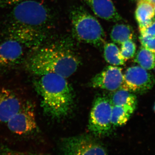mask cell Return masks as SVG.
<instances>
[{
	"label": "cell",
	"mask_w": 155,
	"mask_h": 155,
	"mask_svg": "<svg viewBox=\"0 0 155 155\" xmlns=\"http://www.w3.org/2000/svg\"><path fill=\"white\" fill-rule=\"evenodd\" d=\"M14 22L35 28L47 33L51 21L48 9L41 3L33 0H24L17 5L11 12Z\"/></svg>",
	"instance_id": "cell-4"
},
{
	"label": "cell",
	"mask_w": 155,
	"mask_h": 155,
	"mask_svg": "<svg viewBox=\"0 0 155 155\" xmlns=\"http://www.w3.org/2000/svg\"><path fill=\"white\" fill-rule=\"evenodd\" d=\"M143 1L147 2L153 6H154L155 5V0H143Z\"/></svg>",
	"instance_id": "cell-24"
},
{
	"label": "cell",
	"mask_w": 155,
	"mask_h": 155,
	"mask_svg": "<svg viewBox=\"0 0 155 155\" xmlns=\"http://www.w3.org/2000/svg\"><path fill=\"white\" fill-rule=\"evenodd\" d=\"M139 38L142 46L155 53V37H146L140 35Z\"/></svg>",
	"instance_id": "cell-21"
},
{
	"label": "cell",
	"mask_w": 155,
	"mask_h": 155,
	"mask_svg": "<svg viewBox=\"0 0 155 155\" xmlns=\"http://www.w3.org/2000/svg\"><path fill=\"white\" fill-rule=\"evenodd\" d=\"M111 101L113 106H129L135 109L137 104V98L134 93L121 87L113 95Z\"/></svg>",
	"instance_id": "cell-17"
},
{
	"label": "cell",
	"mask_w": 155,
	"mask_h": 155,
	"mask_svg": "<svg viewBox=\"0 0 155 155\" xmlns=\"http://www.w3.org/2000/svg\"><path fill=\"white\" fill-rule=\"evenodd\" d=\"M73 36L78 41L100 47L104 44L106 35L96 18L82 7H76L70 13Z\"/></svg>",
	"instance_id": "cell-3"
},
{
	"label": "cell",
	"mask_w": 155,
	"mask_h": 155,
	"mask_svg": "<svg viewBox=\"0 0 155 155\" xmlns=\"http://www.w3.org/2000/svg\"><path fill=\"white\" fill-rule=\"evenodd\" d=\"M9 130L15 134L22 135L34 131L37 127L34 108L27 101L19 113L6 123Z\"/></svg>",
	"instance_id": "cell-8"
},
{
	"label": "cell",
	"mask_w": 155,
	"mask_h": 155,
	"mask_svg": "<svg viewBox=\"0 0 155 155\" xmlns=\"http://www.w3.org/2000/svg\"><path fill=\"white\" fill-rule=\"evenodd\" d=\"M40 76L36 87L41 97L45 114L54 119L66 117L74 102L73 91L66 78L55 73Z\"/></svg>",
	"instance_id": "cell-2"
},
{
	"label": "cell",
	"mask_w": 155,
	"mask_h": 155,
	"mask_svg": "<svg viewBox=\"0 0 155 155\" xmlns=\"http://www.w3.org/2000/svg\"><path fill=\"white\" fill-rule=\"evenodd\" d=\"M104 57L108 64L113 66H121L125 64V61L122 57L120 50L112 43L105 44Z\"/></svg>",
	"instance_id": "cell-19"
},
{
	"label": "cell",
	"mask_w": 155,
	"mask_h": 155,
	"mask_svg": "<svg viewBox=\"0 0 155 155\" xmlns=\"http://www.w3.org/2000/svg\"><path fill=\"white\" fill-rule=\"evenodd\" d=\"M24 0H0V9L15 5Z\"/></svg>",
	"instance_id": "cell-23"
},
{
	"label": "cell",
	"mask_w": 155,
	"mask_h": 155,
	"mask_svg": "<svg viewBox=\"0 0 155 155\" xmlns=\"http://www.w3.org/2000/svg\"><path fill=\"white\" fill-rule=\"evenodd\" d=\"M154 14L155 15V5L154 6Z\"/></svg>",
	"instance_id": "cell-25"
},
{
	"label": "cell",
	"mask_w": 155,
	"mask_h": 155,
	"mask_svg": "<svg viewBox=\"0 0 155 155\" xmlns=\"http://www.w3.org/2000/svg\"><path fill=\"white\" fill-rule=\"evenodd\" d=\"M112 108L111 101L106 97H98L95 100L91 111L88 128L96 136H104L110 132Z\"/></svg>",
	"instance_id": "cell-5"
},
{
	"label": "cell",
	"mask_w": 155,
	"mask_h": 155,
	"mask_svg": "<svg viewBox=\"0 0 155 155\" xmlns=\"http://www.w3.org/2000/svg\"><path fill=\"white\" fill-rule=\"evenodd\" d=\"M155 84L154 77L147 69L140 66H133L125 72L121 88L141 94L151 89Z\"/></svg>",
	"instance_id": "cell-7"
},
{
	"label": "cell",
	"mask_w": 155,
	"mask_h": 155,
	"mask_svg": "<svg viewBox=\"0 0 155 155\" xmlns=\"http://www.w3.org/2000/svg\"><path fill=\"white\" fill-rule=\"evenodd\" d=\"M124 80L122 68L109 66L92 78L90 85L94 88L114 91L121 88Z\"/></svg>",
	"instance_id": "cell-10"
},
{
	"label": "cell",
	"mask_w": 155,
	"mask_h": 155,
	"mask_svg": "<svg viewBox=\"0 0 155 155\" xmlns=\"http://www.w3.org/2000/svg\"><path fill=\"white\" fill-rule=\"evenodd\" d=\"M60 148L65 155H106L107 151L103 144L89 135H80L63 139Z\"/></svg>",
	"instance_id": "cell-6"
},
{
	"label": "cell",
	"mask_w": 155,
	"mask_h": 155,
	"mask_svg": "<svg viewBox=\"0 0 155 155\" xmlns=\"http://www.w3.org/2000/svg\"><path fill=\"white\" fill-rule=\"evenodd\" d=\"M138 2L135 16L141 32L152 22L155 18V14L152 5L143 0H139Z\"/></svg>",
	"instance_id": "cell-14"
},
{
	"label": "cell",
	"mask_w": 155,
	"mask_h": 155,
	"mask_svg": "<svg viewBox=\"0 0 155 155\" xmlns=\"http://www.w3.org/2000/svg\"><path fill=\"white\" fill-rule=\"evenodd\" d=\"M134 61L142 68L151 70L155 67V53L142 46L136 53Z\"/></svg>",
	"instance_id": "cell-18"
},
{
	"label": "cell",
	"mask_w": 155,
	"mask_h": 155,
	"mask_svg": "<svg viewBox=\"0 0 155 155\" xmlns=\"http://www.w3.org/2000/svg\"><path fill=\"white\" fill-rule=\"evenodd\" d=\"M154 110L155 112V104L154 105Z\"/></svg>",
	"instance_id": "cell-26"
},
{
	"label": "cell",
	"mask_w": 155,
	"mask_h": 155,
	"mask_svg": "<svg viewBox=\"0 0 155 155\" xmlns=\"http://www.w3.org/2000/svg\"><path fill=\"white\" fill-rule=\"evenodd\" d=\"M131 1H139V0H131Z\"/></svg>",
	"instance_id": "cell-27"
},
{
	"label": "cell",
	"mask_w": 155,
	"mask_h": 155,
	"mask_svg": "<svg viewBox=\"0 0 155 155\" xmlns=\"http://www.w3.org/2000/svg\"><path fill=\"white\" fill-rule=\"evenodd\" d=\"M37 48L28 62V69L35 75L55 73L67 78L80 65V58L69 41H60Z\"/></svg>",
	"instance_id": "cell-1"
},
{
	"label": "cell",
	"mask_w": 155,
	"mask_h": 155,
	"mask_svg": "<svg viewBox=\"0 0 155 155\" xmlns=\"http://www.w3.org/2000/svg\"><path fill=\"white\" fill-rule=\"evenodd\" d=\"M140 32L141 36L155 37V18L148 26Z\"/></svg>",
	"instance_id": "cell-22"
},
{
	"label": "cell",
	"mask_w": 155,
	"mask_h": 155,
	"mask_svg": "<svg viewBox=\"0 0 155 155\" xmlns=\"http://www.w3.org/2000/svg\"><path fill=\"white\" fill-rule=\"evenodd\" d=\"M10 38L29 48L41 46L47 38V33L24 25L13 23L8 29Z\"/></svg>",
	"instance_id": "cell-9"
},
{
	"label": "cell",
	"mask_w": 155,
	"mask_h": 155,
	"mask_svg": "<svg viewBox=\"0 0 155 155\" xmlns=\"http://www.w3.org/2000/svg\"><path fill=\"white\" fill-rule=\"evenodd\" d=\"M27 101L12 91L0 89V123L6 124L22 110Z\"/></svg>",
	"instance_id": "cell-11"
},
{
	"label": "cell",
	"mask_w": 155,
	"mask_h": 155,
	"mask_svg": "<svg viewBox=\"0 0 155 155\" xmlns=\"http://www.w3.org/2000/svg\"><path fill=\"white\" fill-rule=\"evenodd\" d=\"M135 110V108L129 106L113 105L111 115L112 126L117 127L125 125Z\"/></svg>",
	"instance_id": "cell-15"
},
{
	"label": "cell",
	"mask_w": 155,
	"mask_h": 155,
	"mask_svg": "<svg viewBox=\"0 0 155 155\" xmlns=\"http://www.w3.org/2000/svg\"><path fill=\"white\" fill-rule=\"evenodd\" d=\"M136 51V46L133 40H128L121 44V55L125 61L134 57Z\"/></svg>",
	"instance_id": "cell-20"
},
{
	"label": "cell",
	"mask_w": 155,
	"mask_h": 155,
	"mask_svg": "<svg viewBox=\"0 0 155 155\" xmlns=\"http://www.w3.org/2000/svg\"><path fill=\"white\" fill-rule=\"evenodd\" d=\"M23 55L22 45L15 40L10 38L0 44V66L17 64Z\"/></svg>",
	"instance_id": "cell-12"
},
{
	"label": "cell",
	"mask_w": 155,
	"mask_h": 155,
	"mask_svg": "<svg viewBox=\"0 0 155 155\" xmlns=\"http://www.w3.org/2000/svg\"><path fill=\"white\" fill-rule=\"evenodd\" d=\"M97 17L107 21L117 22L122 18L112 0H84Z\"/></svg>",
	"instance_id": "cell-13"
},
{
	"label": "cell",
	"mask_w": 155,
	"mask_h": 155,
	"mask_svg": "<svg viewBox=\"0 0 155 155\" xmlns=\"http://www.w3.org/2000/svg\"><path fill=\"white\" fill-rule=\"evenodd\" d=\"M110 37L114 43L121 45L128 40L133 39L134 37V31L130 25L117 24L112 28Z\"/></svg>",
	"instance_id": "cell-16"
}]
</instances>
